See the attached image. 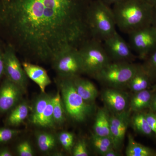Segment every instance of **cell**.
Listing matches in <instances>:
<instances>
[{"label":"cell","instance_id":"6da1fadb","mask_svg":"<svg viewBox=\"0 0 156 156\" xmlns=\"http://www.w3.org/2000/svg\"><path fill=\"white\" fill-rule=\"evenodd\" d=\"M92 0H0V35L26 61L51 63L59 52L91 38Z\"/></svg>","mask_w":156,"mask_h":156},{"label":"cell","instance_id":"7a4b0ae2","mask_svg":"<svg viewBox=\"0 0 156 156\" xmlns=\"http://www.w3.org/2000/svg\"><path fill=\"white\" fill-rule=\"evenodd\" d=\"M116 26L128 34L152 24L156 9L145 0H123L112 5Z\"/></svg>","mask_w":156,"mask_h":156},{"label":"cell","instance_id":"3957f363","mask_svg":"<svg viewBox=\"0 0 156 156\" xmlns=\"http://www.w3.org/2000/svg\"><path fill=\"white\" fill-rule=\"evenodd\" d=\"M91 38L103 42L116 32V24L112 8L101 0H92L87 14Z\"/></svg>","mask_w":156,"mask_h":156},{"label":"cell","instance_id":"277c9868","mask_svg":"<svg viewBox=\"0 0 156 156\" xmlns=\"http://www.w3.org/2000/svg\"><path fill=\"white\" fill-rule=\"evenodd\" d=\"M56 82L66 115L77 122H83L88 119L95 112V105L87 103L78 94L74 86L73 78L58 77Z\"/></svg>","mask_w":156,"mask_h":156},{"label":"cell","instance_id":"5b68a950","mask_svg":"<svg viewBox=\"0 0 156 156\" xmlns=\"http://www.w3.org/2000/svg\"><path fill=\"white\" fill-rule=\"evenodd\" d=\"M139 65L133 62H111L94 78L106 87L121 89L127 88Z\"/></svg>","mask_w":156,"mask_h":156},{"label":"cell","instance_id":"8992f818","mask_svg":"<svg viewBox=\"0 0 156 156\" xmlns=\"http://www.w3.org/2000/svg\"><path fill=\"white\" fill-rule=\"evenodd\" d=\"M84 74L94 78L104 68L111 62L105 50L103 42L90 38L78 49Z\"/></svg>","mask_w":156,"mask_h":156},{"label":"cell","instance_id":"52a82bcc","mask_svg":"<svg viewBox=\"0 0 156 156\" xmlns=\"http://www.w3.org/2000/svg\"><path fill=\"white\" fill-rule=\"evenodd\" d=\"M51 63L58 77L72 79L84 74L77 48L71 47L62 50L55 56Z\"/></svg>","mask_w":156,"mask_h":156},{"label":"cell","instance_id":"ba28073f","mask_svg":"<svg viewBox=\"0 0 156 156\" xmlns=\"http://www.w3.org/2000/svg\"><path fill=\"white\" fill-rule=\"evenodd\" d=\"M128 35L131 49L141 59L144 60L156 50V28L153 24Z\"/></svg>","mask_w":156,"mask_h":156},{"label":"cell","instance_id":"9c48e42d","mask_svg":"<svg viewBox=\"0 0 156 156\" xmlns=\"http://www.w3.org/2000/svg\"><path fill=\"white\" fill-rule=\"evenodd\" d=\"M4 75L6 78L21 87L26 92L28 85V77L20 63L17 53L11 45L7 44L3 52Z\"/></svg>","mask_w":156,"mask_h":156},{"label":"cell","instance_id":"30bf717a","mask_svg":"<svg viewBox=\"0 0 156 156\" xmlns=\"http://www.w3.org/2000/svg\"><path fill=\"white\" fill-rule=\"evenodd\" d=\"M102 42L111 62H133L135 59L131 46L117 32Z\"/></svg>","mask_w":156,"mask_h":156},{"label":"cell","instance_id":"8fae6325","mask_svg":"<svg viewBox=\"0 0 156 156\" xmlns=\"http://www.w3.org/2000/svg\"><path fill=\"white\" fill-rule=\"evenodd\" d=\"M25 93L21 87L6 78L0 86V113L9 112L22 100Z\"/></svg>","mask_w":156,"mask_h":156},{"label":"cell","instance_id":"7c38bea8","mask_svg":"<svg viewBox=\"0 0 156 156\" xmlns=\"http://www.w3.org/2000/svg\"><path fill=\"white\" fill-rule=\"evenodd\" d=\"M129 108L118 114H110V127L111 137L117 151L122 147L125 135L128 126L130 125L131 113Z\"/></svg>","mask_w":156,"mask_h":156},{"label":"cell","instance_id":"4fadbf2b","mask_svg":"<svg viewBox=\"0 0 156 156\" xmlns=\"http://www.w3.org/2000/svg\"><path fill=\"white\" fill-rule=\"evenodd\" d=\"M101 99L110 114H118L129 108L128 95L121 89L107 87L101 93Z\"/></svg>","mask_w":156,"mask_h":156},{"label":"cell","instance_id":"5bb4252c","mask_svg":"<svg viewBox=\"0 0 156 156\" xmlns=\"http://www.w3.org/2000/svg\"><path fill=\"white\" fill-rule=\"evenodd\" d=\"M22 65L28 78L38 86L41 92L44 93L47 87L51 83V80L46 69L30 62H23Z\"/></svg>","mask_w":156,"mask_h":156},{"label":"cell","instance_id":"9a60e30c","mask_svg":"<svg viewBox=\"0 0 156 156\" xmlns=\"http://www.w3.org/2000/svg\"><path fill=\"white\" fill-rule=\"evenodd\" d=\"M76 91L87 103L94 104L98 95V91L94 83L80 76L73 78Z\"/></svg>","mask_w":156,"mask_h":156},{"label":"cell","instance_id":"2e32d148","mask_svg":"<svg viewBox=\"0 0 156 156\" xmlns=\"http://www.w3.org/2000/svg\"><path fill=\"white\" fill-rule=\"evenodd\" d=\"M30 110V107L28 102L22 99L9 112L6 119V125L11 127L20 126L28 116Z\"/></svg>","mask_w":156,"mask_h":156},{"label":"cell","instance_id":"e0dca14e","mask_svg":"<svg viewBox=\"0 0 156 156\" xmlns=\"http://www.w3.org/2000/svg\"><path fill=\"white\" fill-rule=\"evenodd\" d=\"M110 113L106 108L98 109L95 115L93 126V134L98 136L112 138L110 127Z\"/></svg>","mask_w":156,"mask_h":156},{"label":"cell","instance_id":"ac0fdd59","mask_svg":"<svg viewBox=\"0 0 156 156\" xmlns=\"http://www.w3.org/2000/svg\"><path fill=\"white\" fill-rule=\"evenodd\" d=\"M153 94L152 91L147 89L134 92L129 99V108L131 112H136L149 108Z\"/></svg>","mask_w":156,"mask_h":156},{"label":"cell","instance_id":"d6986e66","mask_svg":"<svg viewBox=\"0 0 156 156\" xmlns=\"http://www.w3.org/2000/svg\"><path fill=\"white\" fill-rule=\"evenodd\" d=\"M35 138L39 149L44 153H52L57 147L58 137L51 132L37 131L36 133Z\"/></svg>","mask_w":156,"mask_h":156},{"label":"cell","instance_id":"ffe728a7","mask_svg":"<svg viewBox=\"0 0 156 156\" xmlns=\"http://www.w3.org/2000/svg\"><path fill=\"white\" fill-rule=\"evenodd\" d=\"M151 83L149 76L142 65H140L136 72L128 83L127 88L134 93L147 89Z\"/></svg>","mask_w":156,"mask_h":156},{"label":"cell","instance_id":"44dd1931","mask_svg":"<svg viewBox=\"0 0 156 156\" xmlns=\"http://www.w3.org/2000/svg\"><path fill=\"white\" fill-rule=\"evenodd\" d=\"M52 95L41 92L36 98L30 108V121L33 125L37 126Z\"/></svg>","mask_w":156,"mask_h":156},{"label":"cell","instance_id":"7402d4cb","mask_svg":"<svg viewBox=\"0 0 156 156\" xmlns=\"http://www.w3.org/2000/svg\"><path fill=\"white\" fill-rule=\"evenodd\" d=\"M126 154L127 156H156V151L136 142L133 136L129 134Z\"/></svg>","mask_w":156,"mask_h":156},{"label":"cell","instance_id":"603a6c76","mask_svg":"<svg viewBox=\"0 0 156 156\" xmlns=\"http://www.w3.org/2000/svg\"><path fill=\"white\" fill-rule=\"evenodd\" d=\"M130 125L134 131L145 135H150L152 131L148 125L144 113L142 112H134L131 116Z\"/></svg>","mask_w":156,"mask_h":156},{"label":"cell","instance_id":"cb8c5ba5","mask_svg":"<svg viewBox=\"0 0 156 156\" xmlns=\"http://www.w3.org/2000/svg\"><path fill=\"white\" fill-rule=\"evenodd\" d=\"M91 142L94 150L101 156L109 150L115 149L113 142L111 137L98 136L93 134L91 136Z\"/></svg>","mask_w":156,"mask_h":156},{"label":"cell","instance_id":"d4e9b609","mask_svg":"<svg viewBox=\"0 0 156 156\" xmlns=\"http://www.w3.org/2000/svg\"><path fill=\"white\" fill-rule=\"evenodd\" d=\"M53 115L56 127L57 126H62L64 124L66 119V114L59 90L54 95Z\"/></svg>","mask_w":156,"mask_h":156},{"label":"cell","instance_id":"484cf974","mask_svg":"<svg viewBox=\"0 0 156 156\" xmlns=\"http://www.w3.org/2000/svg\"><path fill=\"white\" fill-rule=\"evenodd\" d=\"M54 97V95H52L37 126L48 128H53L56 127L53 115Z\"/></svg>","mask_w":156,"mask_h":156},{"label":"cell","instance_id":"4316f807","mask_svg":"<svg viewBox=\"0 0 156 156\" xmlns=\"http://www.w3.org/2000/svg\"><path fill=\"white\" fill-rule=\"evenodd\" d=\"M144 60L143 67L149 76L151 82H156V50Z\"/></svg>","mask_w":156,"mask_h":156},{"label":"cell","instance_id":"83f0119b","mask_svg":"<svg viewBox=\"0 0 156 156\" xmlns=\"http://www.w3.org/2000/svg\"><path fill=\"white\" fill-rule=\"evenodd\" d=\"M57 137L58 142L65 150L71 153L75 144L73 134L68 131H62L58 134Z\"/></svg>","mask_w":156,"mask_h":156},{"label":"cell","instance_id":"f1b7e54d","mask_svg":"<svg viewBox=\"0 0 156 156\" xmlns=\"http://www.w3.org/2000/svg\"><path fill=\"white\" fill-rule=\"evenodd\" d=\"M22 133V131L9 128H0V144L9 142Z\"/></svg>","mask_w":156,"mask_h":156},{"label":"cell","instance_id":"f546056e","mask_svg":"<svg viewBox=\"0 0 156 156\" xmlns=\"http://www.w3.org/2000/svg\"><path fill=\"white\" fill-rule=\"evenodd\" d=\"M71 153L73 156H89V152L86 140L83 139H80L75 143Z\"/></svg>","mask_w":156,"mask_h":156},{"label":"cell","instance_id":"4dcf8cb0","mask_svg":"<svg viewBox=\"0 0 156 156\" xmlns=\"http://www.w3.org/2000/svg\"><path fill=\"white\" fill-rule=\"evenodd\" d=\"M16 151L20 156H33L34 152L31 144L27 140H24L18 144Z\"/></svg>","mask_w":156,"mask_h":156},{"label":"cell","instance_id":"1f68e13d","mask_svg":"<svg viewBox=\"0 0 156 156\" xmlns=\"http://www.w3.org/2000/svg\"><path fill=\"white\" fill-rule=\"evenodd\" d=\"M144 114L151 129L156 136V114L151 112L147 113H144Z\"/></svg>","mask_w":156,"mask_h":156},{"label":"cell","instance_id":"d6a6232c","mask_svg":"<svg viewBox=\"0 0 156 156\" xmlns=\"http://www.w3.org/2000/svg\"><path fill=\"white\" fill-rule=\"evenodd\" d=\"M4 75V60L3 52L0 49V80Z\"/></svg>","mask_w":156,"mask_h":156},{"label":"cell","instance_id":"836d02e7","mask_svg":"<svg viewBox=\"0 0 156 156\" xmlns=\"http://www.w3.org/2000/svg\"><path fill=\"white\" fill-rule=\"evenodd\" d=\"M151 112L156 114V93H153L149 108Z\"/></svg>","mask_w":156,"mask_h":156},{"label":"cell","instance_id":"e575fe53","mask_svg":"<svg viewBox=\"0 0 156 156\" xmlns=\"http://www.w3.org/2000/svg\"><path fill=\"white\" fill-rule=\"evenodd\" d=\"M13 154L11 150L7 147L0 148V156H12Z\"/></svg>","mask_w":156,"mask_h":156},{"label":"cell","instance_id":"d590c367","mask_svg":"<svg viewBox=\"0 0 156 156\" xmlns=\"http://www.w3.org/2000/svg\"><path fill=\"white\" fill-rule=\"evenodd\" d=\"M120 154L118 152V151L115 149L112 148L107 151L102 156H119Z\"/></svg>","mask_w":156,"mask_h":156},{"label":"cell","instance_id":"8d00e7d4","mask_svg":"<svg viewBox=\"0 0 156 156\" xmlns=\"http://www.w3.org/2000/svg\"><path fill=\"white\" fill-rule=\"evenodd\" d=\"M101 1H102L103 2L105 3L108 5L110 6L114 4L122 1L123 0H101Z\"/></svg>","mask_w":156,"mask_h":156},{"label":"cell","instance_id":"74e56055","mask_svg":"<svg viewBox=\"0 0 156 156\" xmlns=\"http://www.w3.org/2000/svg\"><path fill=\"white\" fill-rule=\"evenodd\" d=\"M145 1L156 9V0H145Z\"/></svg>","mask_w":156,"mask_h":156},{"label":"cell","instance_id":"f35d334b","mask_svg":"<svg viewBox=\"0 0 156 156\" xmlns=\"http://www.w3.org/2000/svg\"><path fill=\"white\" fill-rule=\"evenodd\" d=\"M152 24L156 28V9L154 14L153 20Z\"/></svg>","mask_w":156,"mask_h":156},{"label":"cell","instance_id":"ab89813d","mask_svg":"<svg viewBox=\"0 0 156 156\" xmlns=\"http://www.w3.org/2000/svg\"><path fill=\"white\" fill-rule=\"evenodd\" d=\"M152 88L154 91L156 92V83L152 87Z\"/></svg>","mask_w":156,"mask_h":156}]
</instances>
